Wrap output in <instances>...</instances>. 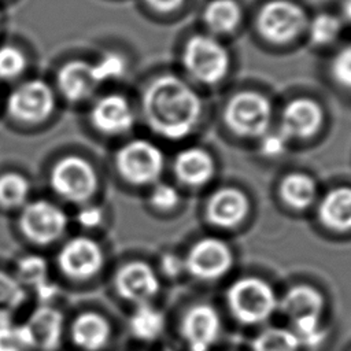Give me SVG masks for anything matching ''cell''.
Returning <instances> with one entry per match:
<instances>
[{
	"label": "cell",
	"instance_id": "obj_1",
	"mask_svg": "<svg viewBox=\"0 0 351 351\" xmlns=\"http://www.w3.org/2000/svg\"><path fill=\"white\" fill-rule=\"evenodd\" d=\"M203 100L192 84L171 73H163L144 86L141 115L158 136L178 141L191 136L203 117Z\"/></svg>",
	"mask_w": 351,
	"mask_h": 351
},
{
	"label": "cell",
	"instance_id": "obj_2",
	"mask_svg": "<svg viewBox=\"0 0 351 351\" xmlns=\"http://www.w3.org/2000/svg\"><path fill=\"white\" fill-rule=\"evenodd\" d=\"M181 64L193 82L215 86L229 75L232 56L221 38L208 33H195L182 45Z\"/></svg>",
	"mask_w": 351,
	"mask_h": 351
},
{
	"label": "cell",
	"instance_id": "obj_3",
	"mask_svg": "<svg viewBox=\"0 0 351 351\" xmlns=\"http://www.w3.org/2000/svg\"><path fill=\"white\" fill-rule=\"evenodd\" d=\"M51 191L62 200L78 206L90 203L99 189L95 166L78 154H67L56 159L48 174Z\"/></svg>",
	"mask_w": 351,
	"mask_h": 351
},
{
	"label": "cell",
	"instance_id": "obj_4",
	"mask_svg": "<svg viewBox=\"0 0 351 351\" xmlns=\"http://www.w3.org/2000/svg\"><path fill=\"white\" fill-rule=\"evenodd\" d=\"M273 112V104L265 93L255 89H243L226 100L222 117L233 134L245 138H261L270 130Z\"/></svg>",
	"mask_w": 351,
	"mask_h": 351
},
{
	"label": "cell",
	"instance_id": "obj_5",
	"mask_svg": "<svg viewBox=\"0 0 351 351\" xmlns=\"http://www.w3.org/2000/svg\"><path fill=\"white\" fill-rule=\"evenodd\" d=\"M307 22L304 8L293 0H267L255 15L258 34L266 43L280 47L302 37Z\"/></svg>",
	"mask_w": 351,
	"mask_h": 351
},
{
	"label": "cell",
	"instance_id": "obj_6",
	"mask_svg": "<svg viewBox=\"0 0 351 351\" xmlns=\"http://www.w3.org/2000/svg\"><path fill=\"white\" fill-rule=\"evenodd\" d=\"M16 225L22 237L30 244L48 247L64 236L69 217L56 203L48 199H34L19 210Z\"/></svg>",
	"mask_w": 351,
	"mask_h": 351
},
{
	"label": "cell",
	"instance_id": "obj_7",
	"mask_svg": "<svg viewBox=\"0 0 351 351\" xmlns=\"http://www.w3.org/2000/svg\"><path fill=\"white\" fill-rule=\"evenodd\" d=\"M55 108V89L41 78L21 81L11 89L5 101L10 118L23 125L44 123L52 117Z\"/></svg>",
	"mask_w": 351,
	"mask_h": 351
},
{
	"label": "cell",
	"instance_id": "obj_8",
	"mask_svg": "<svg viewBox=\"0 0 351 351\" xmlns=\"http://www.w3.org/2000/svg\"><path fill=\"white\" fill-rule=\"evenodd\" d=\"M118 174L132 185L155 182L165 166L162 149L147 138H132L118 148L114 156Z\"/></svg>",
	"mask_w": 351,
	"mask_h": 351
},
{
	"label": "cell",
	"instance_id": "obj_9",
	"mask_svg": "<svg viewBox=\"0 0 351 351\" xmlns=\"http://www.w3.org/2000/svg\"><path fill=\"white\" fill-rule=\"evenodd\" d=\"M232 314L243 324H261L277 308L273 288L262 278L243 277L236 280L226 293Z\"/></svg>",
	"mask_w": 351,
	"mask_h": 351
},
{
	"label": "cell",
	"instance_id": "obj_10",
	"mask_svg": "<svg viewBox=\"0 0 351 351\" xmlns=\"http://www.w3.org/2000/svg\"><path fill=\"white\" fill-rule=\"evenodd\" d=\"M104 251L99 241L89 236H74L59 248L55 262L66 278L86 281L96 277L104 266Z\"/></svg>",
	"mask_w": 351,
	"mask_h": 351
},
{
	"label": "cell",
	"instance_id": "obj_11",
	"mask_svg": "<svg viewBox=\"0 0 351 351\" xmlns=\"http://www.w3.org/2000/svg\"><path fill=\"white\" fill-rule=\"evenodd\" d=\"M18 330L29 350L56 351L64 335V315L51 304H40Z\"/></svg>",
	"mask_w": 351,
	"mask_h": 351
},
{
	"label": "cell",
	"instance_id": "obj_12",
	"mask_svg": "<svg viewBox=\"0 0 351 351\" xmlns=\"http://www.w3.org/2000/svg\"><path fill=\"white\" fill-rule=\"evenodd\" d=\"M92 128L103 136L117 137L129 133L136 123V112L129 99L121 93H106L89 110Z\"/></svg>",
	"mask_w": 351,
	"mask_h": 351
},
{
	"label": "cell",
	"instance_id": "obj_13",
	"mask_svg": "<svg viewBox=\"0 0 351 351\" xmlns=\"http://www.w3.org/2000/svg\"><path fill=\"white\" fill-rule=\"evenodd\" d=\"M325 121L319 101L311 97H293L285 103L280 114L278 132L289 140H306L315 136Z\"/></svg>",
	"mask_w": 351,
	"mask_h": 351
},
{
	"label": "cell",
	"instance_id": "obj_14",
	"mask_svg": "<svg viewBox=\"0 0 351 351\" xmlns=\"http://www.w3.org/2000/svg\"><path fill=\"white\" fill-rule=\"evenodd\" d=\"M232 251L217 237H204L196 241L184 259L185 269L200 280H217L232 266Z\"/></svg>",
	"mask_w": 351,
	"mask_h": 351
},
{
	"label": "cell",
	"instance_id": "obj_15",
	"mask_svg": "<svg viewBox=\"0 0 351 351\" xmlns=\"http://www.w3.org/2000/svg\"><path fill=\"white\" fill-rule=\"evenodd\" d=\"M114 288L123 300L144 304L158 293L159 278L145 262L132 261L115 271Z\"/></svg>",
	"mask_w": 351,
	"mask_h": 351
},
{
	"label": "cell",
	"instance_id": "obj_16",
	"mask_svg": "<svg viewBox=\"0 0 351 351\" xmlns=\"http://www.w3.org/2000/svg\"><path fill=\"white\" fill-rule=\"evenodd\" d=\"M180 329L189 351H208L219 336V315L208 304H195L184 314Z\"/></svg>",
	"mask_w": 351,
	"mask_h": 351
},
{
	"label": "cell",
	"instance_id": "obj_17",
	"mask_svg": "<svg viewBox=\"0 0 351 351\" xmlns=\"http://www.w3.org/2000/svg\"><path fill=\"white\" fill-rule=\"evenodd\" d=\"M55 85L59 95L70 103L88 100L99 86L92 62L82 58H73L62 63L55 74Z\"/></svg>",
	"mask_w": 351,
	"mask_h": 351
},
{
	"label": "cell",
	"instance_id": "obj_18",
	"mask_svg": "<svg viewBox=\"0 0 351 351\" xmlns=\"http://www.w3.org/2000/svg\"><path fill=\"white\" fill-rule=\"evenodd\" d=\"M69 336L81 351H101L110 343L111 325L99 311L84 310L71 319Z\"/></svg>",
	"mask_w": 351,
	"mask_h": 351
},
{
	"label": "cell",
	"instance_id": "obj_19",
	"mask_svg": "<svg viewBox=\"0 0 351 351\" xmlns=\"http://www.w3.org/2000/svg\"><path fill=\"white\" fill-rule=\"evenodd\" d=\"M250 211V202L237 188H221L215 191L206 206L207 219L219 228H233L241 223Z\"/></svg>",
	"mask_w": 351,
	"mask_h": 351
},
{
	"label": "cell",
	"instance_id": "obj_20",
	"mask_svg": "<svg viewBox=\"0 0 351 351\" xmlns=\"http://www.w3.org/2000/svg\"><path fill=\"white\" fill-rule=\"evenodd\" d=\"M16 280L27 289H33L41 304L48 302L58 293V287L49 280V266L45 258L36 254H26L16 261L15 273Z\"/></svg>",
	"mask_w": 351,
	"mask_h": 351
},
{
	"label": "cell",
	"instance_id": "obj_21",
	"mask_svg": "<svg viewBox=\"0 0 351 351\" xmlns=\"http://www.w3.org/2000/svg\"><path fill=\"white\" fill-rule=\"evenodd\" d=\"M174 173L185 185L202 186L213 178L215 162L204 148L186 147L176 155Z\"/></svg>",
	"mask_w": 351,
	"mask_h": 351
},
{
	"label": "cell",
	"instance_id": "obj_22",
	"mask_svg": "<svg viewBox=\"0 0 351 351\" xmlns=\"http://www.w3.org/2000/svg\"><path fill=\"white\" fill-rule=\"evenodd\" d=\"M244 11L239 0H210L202 11L206 33L215 37L234 33L243 22Z\"/></svg>",
	"mask_w": 351,
	"mask_h": 351
},
{
	"label": "cell",
	"instance_id": "obj_23",
	"mask_svg": "<svg viewBox=\"0 0 351 351\" xmlns=\"http://www.w3.org/2000/svg\"><path fill=\"white\" fill-rule=\"evenodd\" d=\"M324 296L310 285H295L289 288L277 306L292 321L307 318H321L324 310Z\"/></svg>",
	"mask_w": 351,
	"mask_h": 351
},
{
	"label": "cell",
	"instance_id": "obj_24",
	"mask_svg": "<svg viewBox=\"0 0 351 351\" xmlns=\"http://www.w3.org/2000/svg\"><path fill=\"white\" fill-rule=\"evenodd\" d=\"M318 217L330 230H351V188L341 186L328 192L318 206Z\"/></svg>",
	"mask_w": 351,
	"mask_h": 351
},
{
	"label": "cell",
	"instance_id": "obj_25",
	"mask_svg": "<svg viewBox=\"0 0 351 351\" xmlns=\"http://www.w3.org/2000/svg\"><path fill=\"white\" fill-rule=\"evenodd\" d=\"M280 195L289 207L304 210L314 203L317 185L315 181L304 173H289L281 180Z\"/></svg>",
	"mask_w": 351,
	"mask_h": 351
},
{
	"label": "cell",
	"instance_id": "obj_26",
	"mask_svg": "<svg viewBox=\"0 0 351 351\" xmlns=\"http://www.w3.org/2000/svg\"><path fill=\"white\" fill-rule=\"evenodd\" d=\"M343 27L344 22L339 14L321 11L308 18L304 34L314 47L324 48L335 44L339 40Z\"/></svg>",
	"mask_w": 351,
	"mask_h": 351
},
{
	"label": "cell",
	"instance_id": "obj_27",
	"mask_svg": "<svg viewBox=\"0 0 351 351\" xmlns=\"http://www.w3.org/2000/svg\"><path fill=\"white\" fill-rule=\"evenodd\" d=\"M165 329V315L149 303L137 304L129 317L130 333L143 341L156 340Z\"/></svg>",
	"mask_w": 351,
	"mask_h": 351
},
{
	"label": "cell",
	"instance_id": "obj_28",
	"mask_svg": "<svg viewBox=\"0 0 351 351\" xmlns=\"http://www.w3.org/2000/svg\"><path fill=\"white\" fill-rule=\"evenodd\" d=\"M32 184L19 171L0 174V208L5 211L21 210L30 199Z\"/></svg>",
	"mask_w": 351,
	"mask_h": 351
},
{
	"label": "cell",
	"instance_id": "obj_29",
	"mask_svg": "<svg viewBox=\"0 0 351 351\" xmlns=\"http://www.w3.org/2000/svg\"><path fill=\"white\" fill-rule=\"evenodd\" d=\"M27 300V289L16 277L0 269V322H8Z\"/></svg>",
	"mask_w": 351,
	"mask_h": 351
},
{
	"label": "cell",
	"instance_id": "obj_30",
	"mask_svg": "<svg viewBox=\"0 0 351 351\" xmlns=\"http://www.w3.org/2000/svg\"><path fill=\"white\" fill-rule=\"evenodd\" d=\"M299 347L293 332L278 326L263 329L252 341V351H298Z\"/></svg>",
	"mask_w": 351,
	"mask_h": 351
},
{
	"label": "cell",
	"instance_id": "obj_31",
	"mask_svg": "<svg viewBox=\"0 0 351 351\" xmlns=\"http://www.w3.org/2000/svg\"><path fill=\"white\" fill-rule=\"evenodd\" d=\"M92 70L97 85H101L121 80L128 70V62L123 55L115 51H107L92 62Z\"/></svg>",
	"mask_w": 351,
	"mask_h": 351
},
{
	"label": "cell",
	"instance_id": "obj_32",
	"mask_svg": "<svg viewBox=\"0 0 351 351\" xmlns=\"http://www.w3.org/2000/svg\"><path fill=\"white\" fill-rule=\"evenodd\" d=\"M29 66L26 53L15 44L0 45V80L14 81L25 74Z\"/></svg>",
	"mask_w": 351,
	"mask_h": 351
},
{
	"label": "cell",
	"instance_id": "obj_33",
	"mask_svg": "<svg viewBox=\"0 0 351 351\" xmlns=\"http://www.w3.org/2000/svg\"><path fill=\"white\" fill-rule=\"evenodd\" d=\"M329 74L340 88L351 90V44L335 52L329 63Z\"/></svg>",
	"mask_w": 351,
	"mask_h": 351
},
{
	"label": "cell",
	"instance_id": "obj_34",
	"mask_svg": "<svg viewBox=\"0 0 351 351\" xmlns=\"http://www.w3.org/2000/svg\"><path fill=\"white\" fill-rule=\"evenodd\" d=\"M292 326H293L292 332L296 336L300 346L314 348L319 346L326 336L325 329L321 325V318L300 319V321L292 322Z\"/></svg>",
	"mask_w": 351,
	"mask_h": 351
},
{
	"label": "cell",
	"instance_id": "obj_35",
	"mask_svg": "<svg viewBox=\"0 0 351 351\" xmlns=\"http://www.w3.org/2000/svg\"><path fill=\"white\" fill-rule=\"evenodd\" d=\"M180 202L178 191L169 184H158L149 195V203L159 211H170L177 207Z\"/></svg>",
	"mask_w": 351,
	"mask_h": 351
},
{
	"label": "cell",
	"instance_id": "obj_36",
	"mask_svg": "<svg viewBox=\"0 0 351 351\" xmlns=\"http://www.w3.org/2000/svg\"><path fill=\"white\" fill-rule=\"evenodd\" d=\"M0 351H29L25 346L18 325L8 322H0Z\"/></svg>",
	"mask_w": 351,
	"mask_h": 351
},
{
	"label": "cell",
	"instance_id": "obj_37",
	"mask_svg": "<svg viewBox=\"0 0 351 351\" xmlns=\"http://www.w3.org/2000/svg\"><path fill=\"white\" fill-rule=\"evenodd\" d=\"M259 140H261V144H259L261 154L267 158H276L282 155L288 144V140L278 130L276 132L269 130Z\"/></svg>",
	"mask_w": 351,
	"mask_h": 351
},
{
	"label": "cell",
	"instance_id": "obj_38",
	"mask_svg": "<svg viewBox=\"0 0 351 351\" xmlns=\"http://www.w3.org/2000/svg\"><path fill=\"white\" fill-rule=\"evenodd\" d=\"M104 213L99 206L84 204L75 215L77 223L84 229H96L103 223Z\"/></svg>",
	"mask_w": 351,
	"mask_h": 351
},
{
	"label": "cell",
	"instance_id": "obj_39",
	"mask_svg": "<svg viewBox=\"0 0 351 351\" xmlns=\"http://www.w3.org/2000/svg\"><path fill=\"white\" fill-rule=\"evenodd\" d=\"M144 4L156 14H173L178 11L186 0H143Z\"/></svg>",
	"mask_w": 351,
	"mask_h": 351
},
{
	"label": "cell",
	"instance_id": "obj_40",
	"mask_svg": "<svg viewBox=\"0 0 351 351\" xmlns=\"http://www.w3.org/2000/svg\"><path fill=\"white\" fill-rule=\"evenodd\" d=\"M160 266H162V271L167 277H177L185 269L184 259H181L176 254L163 255L160 259Z\"/></svg>",
	"mask_w": 351,
	"mask_h": 351
},
{
	"label": "cell",
	"instance_id": "obj_41",
	"mask_svg": "<svg viewBox=\"0 0 351 351\" xmlns=\"http://www.w3.org/2000/svg\"><path fill=\"white\" fill-rule=\"evenodd\" d=\"M346 23H351V0H343L341 3V12L339 14Z\"/></svg>",
	"mask_w": 351,
	"mask_h": 351
}]
</instances>
